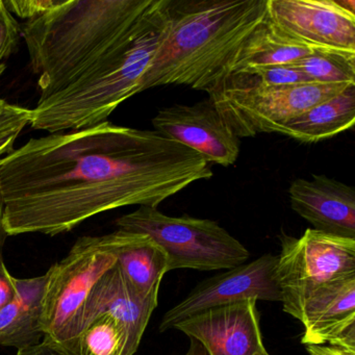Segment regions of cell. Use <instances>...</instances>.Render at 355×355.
Segmentation results:
<instances>
[{
    "instance_id": "6da1fadb",
    "label": "cell",
    "mask_w": 355,
    "mask_h": 355,
    "mask_svg": "<svg viewBox=\"0 0 355 355\" xmlns=\"http://www.w3.org/2000/svg\"><path fill=\"white\" fill-rule=\"evenodd\" d=\"M209 164L155 130L109 120L31 139L0 159L8 236L71 232L120 207H157L196 182Z\"/></svg>"
},
{
    "instance_id": "7a4b0ae2",
    "label": "cell",
    "mask_w": 355,
    "mask_h": 355,
    "mask_svg": "<svg viewBox=\"0 0 355 355\" xmlns=\"http://www.w3.org/2000/svg\"><path fill=\"white\" fill-rule=\"evenodd\" d=\"M266 18L267 0H171L143 91L180 85L209 93L230 76L241 47Z\"/></svg>"
},
{
    "instance_id": "3957f363",
    "label": "cell",
    "mask_w": 355,
    "mask_h": 355,
    "mask_svg": "<svg viewBox=\"0 0 355 355\" xmlns=\"http://www.w3.org/2000/svg\"><path fill=\"white\" fill-rule=\"evenodd\" d=\"M153 0H62L26 21L21 37L38 76L39 98L80 78L138 28Z\"/></svg>"
},
{
    "instance_id": "277c9868",
    "label": "cell",
    "mask_w": 355,
    "mask_h": 355,
    "mask_svg": "<svg viewBox=\"0 0 355 355\" xmlns=\"http://www.w3.org/2000/svg\"><path fill=\"white\" fill-rule=\"evenodd\" d=\"M171 0H153L141 24L123 42L65 88L39 98L30 125L53 134L107 121L124 101L143 92L145 76L169 21Z\"/></svg>"
},
{
    "instance_id": "5b68a950",
    "label": "cell",
    "mask_w": 355,
    "mask_h": 355,
    "mask_svg": "<svg viewBox=\"0 0 355 355\" xmlns=\"http://www.w3.org/2000/svg\"><path fill=\"white\" fill-rule=\"evenodd\" d=\"M116 232L82 236L46 272L40 324L43 338L76 355L85 306L101 276L115 265Z\"/></svg>"
},
{
    "instance_id": "8992f818",
    "label": "cell",
    "mask_w": 355,
    "mask_h": 355,
    "mask_svg": "<svg viewBox=\"0 0 355 355\" xmlns=\"http://www.w3.org/2000/svg\"><path fill=\"white\" fill-rule=\"evenodd\" d=\"M119 230L150 236L168 257V272L230 270L246 263L249 251L217 222L170 217L157 207H139L116 220Z\"/></svg>"
},
{
    "instance_id": "52a82bcc",
    "label": "cell",
    "mask_w": 355,
    "mask_h": 355,
    "mask_svg": "<svg viewBox=\"0 0 355 355\" xmlns=\"http://www.w3.org/2000/svg\"><path fill=\"white\" fill-rule=\"evenodd\" d=\"M349 86L315 82L267 86L247 74L236 73L224 78L207 94L241 139L273 134L276 126L340 94Z\"/></svg>"
},
{
    "instance_id": "ba28073f",
    "label": "cell",
    "mask_w": 355,
    "mask_h": 355,
    "mask_svg": "<svg viewBox=\"0 0 355 355\" xmlns=\"http://www.w3.org/2000/svg\"><path fill=\"white\" fill-rule=\"evenodd\" d=\"M277 255L282 309L300 321L305 301L318 288L355 274V239L309 228L300 238L282 234Z\"/></svg>"
},
{
    "instance_id": "9c48e42d",
    "label": "cell",
    "mask_w": 355,
    "mask_h": 355,
    "mask_svg": "<svg viewBox=\"0 0 355 355\" xmlns=\"http://www.w3.org/2000/svg\"><path fill=\"white\" fill-rule=\"evenodd\" d=\"M278 257L265 254L197 284L182 302L164 315L159 331H167L184 320L207 309L247 299L282 302L278 284Z\"/></svg>"
},
{
    "instance_id": "30bf717a",
    "label": "cell",
    "mask_w": 355,
    "mask_h": 355,
    "mask_svg": "<svg viewBox=\"0 0 355 355\" xmlns=\"http://www.w3.org/2000/svg\"><path fill=\"white\" fill-rule=\"evenodd\" d=\"M153 124L155 132L188 147L209 164L228 167L240 155V138L209 98L193 105L164 107Z\"/></svg>"
},
{
    "instance_id": "8fae6325",
    "label": "cell",
    "mask_w": 355,
    "mask_h": 355,
    "mask_svg": "<svg viewBox=\"0 0 355 355\" xmlns=\"http://www.w3.org/2000/svg\"><path fill=\"white\" fill-rule=\"evenodd\" d=\"M267 14L276 28L309 46L355 51V14L338 0H267Z\"/></svg>"
},
{
    "instance_id": "7c38bea8",
    "label": "cell",
    "mask_w": 355,
    "mask_h": 355,
    "mask_svg": "<svg viewBox=\"0 0 355 355\" xmlns=\"http://www.w3.org/2000/svg\"><path fill=\"white\" fill-rule=\"evenodd\" d=\"M174 328L198 340L209 355H257L265 349L254 299L207 309Z\"/></svg>"
},
{
    "instance_id": "4fadbf2b",
    "label": "cell",
    "mask_w": 355,
    "mask_h": 355,
    "mask_svg": "<svg viewBox=\"0 0 355 355\" xmlns=\"http://www.w3.org/2000/svg\"><path fill=\"white\" fill-rule=\"evenodd\" d=\"M304 345H330L355 351V274L315 290L302 307Z\"/></svg>"
},
{
    "instance_id": "5bb4252c",
    "label": "cell",
    "mask_w": 355,
    "mask_h": 355,
    "mask_svg": "<svg viewBox=\"0 0 355 355\" xmlns=\"http://www.w3.org/2000/svg\"><path fill=\"white\" fill-rule=\"evenodd\" d=\"M291 207L313 230L355 239V190L326 175L297 178L288 188Z\"/></svg>"
},
{
    "instance_id": "9a60e30c",
    "label": "cell",
    "mask_w": 355,
    "mask_h": 355,
    "mask_svg": "<svg viewBox=\"0 0 355 355\" xmlns=\"http://www.w3.org/2000/svg\"><path fill=\"white\" fill-rule=\"evenodd\" d=\"M159 294L143 299L124 279L117 261L97 282L89 296L83 318V329L95 318L107 315L119 322L126 332L123 355H134L153 311L157 309ZM83 331V330H82Z\"/></svg>"
},
{
    "instance_id": "2e32d148",
    "label": "cell",
    "mask_w": 355,
    "mask_h": 355,
    "mask_svg": "<svg viewBox=\"0 0 355 355\" xmlns=\"http://www.w3.org/2000/svg\"><path fill=\"white\" fill-rule=\"evenodd\" d=\"M117 265L130 288L141 298L159 294L168 272V257L150 236L126 230H116Z\"/></svg>"
},
{
    "instance_id": "e0dca14e",
    "label": "cell",
    "mask_w": 355,
    "mask_h": 355,
    "mask_svg": "<svg viewBox=\"0 0 355 355\" xmlns=\"http://www.w3.org/2000/svg\"><path fill=\"white\" fill-rule=\"evenodd\" d=\"M354 123L355 85H351L340 94L276 126L273 134L303 143H317L350 130Z\"/></svg>"
},
{
    "instance_id": "ac0fdd59",
    "label": "cell",
    "mask_w": 355,
    "mask_h": 355,
    "mask_svg": "<svg viewBox=\"0 0 355 355\" xmlns=\"http://www.w3.org/2000/svg\"><path fill=\"white\" fill-rule=\"evenodd\" d=\"M318 47L309 46L276 28L269 19L255 28L239 51L230 74L253 68L288 65L311 55Z\"/></svg>"
},
{
    "instance_id": "d6986e66",
    "label": "cell",
    "mask_w": 355,
    "mask_h": 355,
    "mask_svg": "<svg viewBox=\"0 0 355 355\" xmlns=\"http://www.w3.org/2000/svg\"><path fill=\"white\" fill-rule=\"evenodd\" d=\"M290 65L311 82L321 84L355 85V51L319 49Z\"/></svg>"
},
{
    "instance_id": "ffe728a7",
    "label": "cell",
    "mask_w": 355,
    "mask_h": 355,
    "mask_svg": "<svg viewBox=\"0 0 355 355\" xmlns=\"http://www.w3.org/2000/svg\"><path fill=\"white\" fill-rule=\"evenodd\" d=\"M42 340L40 317L24 309L17 298L0 311V346L19 350Z\"/></svg>"
},
{
    "instance_id": "44dd1931",
    "label": "cell",
    "mask_w": 355,
    "mask_h": 355,
    "mask_svg": "<svg viewBox=\"0 0 355 355\" xmlns=\"http://www.w3.org/2000/svg\"><path fill=\"white\" fill-rule=\"evenodd\" d=\"M126 332L123 326L107 315L89 322L78 336L76 355H123Z\"/></svg>"
},
{
    "instance_id": "7402d4cb",
    "label": "cell",
    "mask_w": 355,
    "mask_h": 355,
    "mask_svg": "<svg viewBox=\"0 0 355 355\" xmlns=\"http://www.w3.org/2000/svg\"><path fill=\"white\" fill-rule=\"evenodd\" d=\"M31 119L32 110L0 98V159L14 150L16 140Z\"/></svg>"
},
{
    "instance_id": "603a6c76",
    "label": "cell",
    "mask_w": 355,
    "mask_h": 355,
    "mask_svg": "<svg viewBox=\"0 0 355 355\" xmlns=\"http://www.w3.org/2000/svg\"><path fill=\"white\" fill-rule=\"evenodd\" d=\"M239 73L247 74L257 82L267 86H292L311 82L303 72L290 64L253 68Z\"/></svg>"
},
{
    "instance_id": "cb8c5ba5",
    "label": "cell",
    "mask_w": 355,
    "mask_h": 355,
    "mask_svg": "<svg viewBox=\"0 0 355 355\" xmlns=\"http://www.w3.org/2000/svg\"><path fill=\"white\" fill-rule=\"evenodd\" d=\"M15 282L16 298L24 309L41 317L43 297H44L46 274L34 278L14 279Z\"/></svg>"
},
{
    "instance_id": "d4e9b609",
    "label": "cell",
    "mask_w": 355,
    "mask_h": 355,
    "mask_svg": "<svg viewBox=\"0 0 355 355\" xmlns=\"http://www.w3.org/2000/svg\"><path fill=\"white\" fill-rule=\"evenodd\" d=\"M21 37V26L3 7L0 11V62L15 51Z\"/></svg>"
},
{
    "instance_id": "484cf974",
    "label": "cell",
    "mask_w": 355,
    "mask_h": 355,
    "mask_svg": "<svg viewBox=\"0 0 355 355\" xmlns=\"http://www.w3.org/2000/svg\"><path fill=\"white\" fill-rule=\"evenodd\" d=\"M62 0H3L6 9L22 19H36L61 3Z\"/></svg>"
},
{
    "instance_id": "4316f807",
    "label": "cell",
    "mask_w": 355,
    "mask_h": 355,
    "mask_svg": "<svg viewBox=\"0 0 355 355\" xmlns=\"http://www.w3.org/2000/svg\"><path fill=\"white\" fill-rule=\"evenodd\" d=\"M15 277L10 274L0 257V311L16 298Z\"/></svg>"
},
{
    "instance_id": "83f0119b",
    "label": "cell",
    "mask_w": 355,
    "mask_h": 355,
    "mask_svg": "<svg viewBox=\"0 0 355 355\" xmlns=\"http://www.w3.org/2000/svg\"><path fill=\"white\" fill-rule=\"evenodd\" d=\"M16 355H72L57 345L43 338L38 344L17 350Z\"/></svg>"
},
{
    "instance_id": "f1b7e54d",
    "label": "cell",
    "mask_w": 355,
    "mask_h": 355,
    "mask_svg": "<svg viewBox=\"0 0 355 355\" xmlns=\"http://www.w3.org/2000/svg\"><path fill=\"white\" fill-rule=\"evenodd\" d=\"M309 355H355V351L325 345H305Z\"/></svg>"
},
{
    "instance_id": "f546056e",
    "label": "cell",
    "mask_w": 355,
    "mask_h": 355,
    "mask_svg": "<svg viewBox=\"0 0 355 355\" xmlns=\"http://www.w3.org/2000/svg\"><path fill=\"white\" fill-rule=\"evenodd\" d=\"M3 211H5V200H3V191L0 187V257H3V248L8 234L3 227Z\"/></svg>"
},
{
    "instance_id": "4dcf8cb0",
    "label": "cell",
    "mask_w": 355,
    "mask_h": 355,
    "mask_svg": "<svg viewBox=\"0 0 355 355\" xmlns=\"http://www.w3.org/2000/svg\"><path fill=\"white\" fill-rule=\"evenodd\" d=\"M190 343L189 350L187 351L184 355H209V353L205 350L203 345L200 344L198 340H194V338H190Z\"/></svg>"
},
{
    "instance_id": "1f68e13d",
    "label": "cell",
    "mask_w": 355,
    "mask_h": 355,
    "mask_svg": "<svg viewBox=\"0 0 355 355\" xmlns=\"http://www.w3.org/2000/svg\"><path fill=\"white\" fill-rule=\"evenodd\" d=\"M5 70H6L5 64H0V76H3V72H5Z\"/></svg>"
},
{
    "instance_id": "d6a6232c",
    "label": "cell",
    "mask_w": 355,
    "mask_h": 355,
    "mask_svg": "<svg viewBox=\"0 0 355 355\" xmlns=\"http://www.w3.org/2000/svg\"><path fill=\"white\" fill-rule=\"evenodd\" d=\"M257 355H270L269 353H268V351L266 350V348L263 349V350H261V352L257 353Z\"/></svg>"
},
{
    "instance_id": "836d02e7",
    "label": "cell",
    "mask_w": 355,
    "mask_h": 355,
    "mask_svg": "<svg viewBox=\"0 0 355 355\" xmlns=\"http://www.w3.org/2000/svg\"><path fill=\"white\" fill-rule=\"evenodd\" d=\"M5 5H3V0H0V11L3 9Z\"/></svg>"
}]
</instances>
